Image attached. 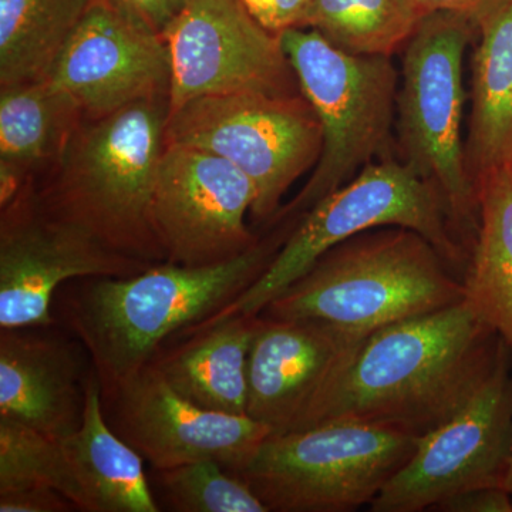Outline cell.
I'll return each mask as SVG.
<instances>
[{"mask_svg":"<svg viewBox=\"0 0 512 512\" xmlns=\"http://www.w3.org/2000/svg\"><path fill=\"white\" fill-rule=\"evenodd\" d=\"M466 164L474 185L512 165V0H500L477 20Z\"/></svg>","mask_w":512,"mask_h":512,"instance_id":"cell-20","label":"cell"},{"mask_svg":"<svg viewBox=\"0 0 512 512\" xmlns=\"http://www.w3.org/2000/svg\"><path fill=\"white\" fill-rule=\"evenodd\" d=\"M421 18L414 0H313L305 28L352 55L392 57Z\"/></svg>","mask_w":512,"mask_h":512,"instance_id":"cell-24","label":"cell"},{"mask_svg":"<svg viewBox=\"0 0 512 512\" xmlns=\"http://www.w3.org/2000/svg\"><path fill=\"white\" fill-rule=\"evenodd\" d=\"M265 322L258 313L192 326L177 335L178 342L158 350L150 363L197 406L247 416L249 353Z\"/></svg>","mask_w":512,"mask_h":512,"instance_id":"cell-18","label":"cell"},{"mask_svg":"<svg viewBox=\"0 0 512 512\" xmlns=\"http://www.w3.org/2000/svg\"><path fill=\"white\" fill-rule=\"evenodd\" d=\"M478 225L468 252L464 302L512 353V165L477 183Z\"/></svg>","mask_w":512,"mask_h":512,"instance_id":"cell-21","label":"cell"},{"mask_svg":"<svg viewBox=\"0 0 512 512\" xmlns=\"http://www.w3.org/2000/svg\"><path fill=\"white\" fill-rule=\"evenodd\" d=\"M279 37L299 90L322 126L323 147L308 183L271 222L301 217L366 165L390 156L399 93L392 57L352 55L312 28L289 29Z\"/></svg>","mask_w":512,"mask_h":512,"instance_id":"cell-6","label":"cell"},{"mask_svg":"<svg viewBox=\"0 0 512 512\" xmlns=\"http://www.w3.org/2000/svg\"><path fill=\"white\" fill-rule=\"evenodd\" d=\"M35 487L59 491L82 511V491L62 443L0 416V493Z\"/></svg>","mask_w":512,"mask_h":512,"instance_id":"cell-25","label":"cell"},{"mask_svg":"<svg viewBox=\"0 0 512 512\" xmlns=\"http://www.w3.org/2000/svg\"><path fill=\"white\" fill-rule=\"evenodd\" d=\"M167 120V99L84 119L46 180L35 184L40 204L117 254L164 262L151 204Z\"/></svg>","mask_w":512,"mask_h":512,"instance_id":"cell-3","label":"cell"},{"mask_svg":"<svg viewBox=\"0 0 512 512\" xmlns=\"http://www.w3.org/2000/svg\"><path fill=\"white\" fill-rule=\"evenodd\" d=\"M0 210V329L57 323L56 292L74 279L126 278L153 265L117 254L53 217L35 183Z\"/></svg>","mask_w":512,"mask_h":512,"instance_id":"cell-11","label":"cell"},{"mask_svg":"<svg viewBox=\"0 0 512 512\" xmlns=\"http://www.w3.org/2000/svg\"><path fill=\"white\" fill-rule=\"evenodd\" d=\"M448 266L413 229H369L325 252L261 313L276 320H325L370 335L463 302V282Z\"/></svg>","mask_w":512,"mask_h":512,"instance_id":"cell-4","label":"cell"},{"mask_svg":"<svg viewBox=\"0 0 512 512\" xmlns=\"http://www.w3.org/2000/svg\"><path fill=\"white\" fill-rule=\"evenodd\" d=\"M504 488L511 494L512 497V457L510 461V466H508L507 474H505L504 478Z\"/></svg>","mask_w":512,"mask_h":512,"instance_id":"cell-32","label":"cell"},{"mask_svg":"<svg viewBox=\"0 0 512 512\" xmlns=\"http://www.w3.org/2000/svg\"><path fill=\"white\" fill-rule=\"evenodd\" d=\"M256 197L237 165L202 148L165 143L151 204L165 261L207 266L249 251L261 239L247 225Z\"/></svg>","mask_w":512,"mask_h":512,"instance_id":"cell-12","label":"cell"},{"mask_svg":"<svg viewBox=\"0 0 512 512\" xmlns=\"http://www.w3.org/2000/svg\"><path fill=\"white\" fill-rule=\"evenodd\" d=\"M382 227L413 229L429 239L448 264L467 265V252L436 185L421 177L412 164L384 157L366 165L348 184L301 215L264 274L198 325L235 315H258L329 249Z\"/></svg>","mask_w":512,"mask_h":512,"instance_id":"cell-5","label":"cell"},{"mask_svg":"<svg viewBox=\"0 0 512 512\" xmlns=\"http://www.w3.org/2000/svg\"><path fill=\"white\" fill-rule=\"evenodd\" d=\"M164 40L171 56L168 114L201 97L299 89L281 37L239 0H190Z\"/></svg>","mask_w":512,"mask_h":512,"instance_id":"cell-13","label":"cell"},{"mask_svg":"<svg viewBox=\"0 0 512 512\" xmlns=\"http://www.w3.org/2000/svg\"><path fill=\"white\" fill-rule=\"evenodd\" d=\"M292 229V228H291ZM291 231L207 266L157 262L126 278L93 276L60 286L57 322L83 343L101 386L111 392L140 372L168 340L224 309L264 274Z\"/></svg>","mask_w":512,"mask_h":512,"instance_id":"cell-2","label":"cell"},{"mask_svg":"<svg viewBox=\"0 0 512 512\" xmlns=\"http://www.w3.org/2000/svg\"><path fill=\"white\" fill-rule=\"evenodd\" d=\"M46 79L69 93L86 119H99L138 101L168 100L170 49L164 37L94 0Z\"/></svg>","mask_w":512,"mask_h":512,"instance_id":"cell-15","label":"cell"},{"mask_svg":"<svg viewBox=\"0 0 512 512\" xmlns=\"http://www.w3.org/2000/svg\"><path fill=\"white\" fill-rule=\"evenodd\" d=\"M82 491L83 512H158L144 458L111 429L96 372L87 383L79 429L60 440Z\"/></svg>","mask_w":512,"mask_h":512,"instance_id":"cell-19","label":"cell"},{"mask_svg":"<svg viewBox=\"0 0 512 512\" xmlns=\"http://www.w3.org/2000/svg\"><path fill=\"white\" fill-rule=\"evenodd\" d=\"M477 32V20L466 13L424 15L403 47L402 86L397 93L404 161L436 185L458 238L466 237L471 244L478 225V198L467 170L461 124L464 53Z\"/></svg>","mask_w":512,"mask_h":512,"instance_id":"cell-8","label":"cell"},{"mask_svg":"<svg viewBox=\"0 0 512 512\" xmlns=\"http://www.w3.org/2000/svg\"><path fill=\"white\" fill-rule=\"evenodd\" d=\"M79 511L72 500L53 488L35 487L0 493V512Z\"/></svg>","mask_w":512,"mask_h":512,"instance_id":"cell-29","label":"cell"},{"mask_svg":"<svg viewBox=\"0 0 512 512\" xmlns=\"http://www.w3.org/2000/svg\"><path fill=\"white\" fill-rule=\"evenodd\" d=\"M269 33L281 36L286 30L305 28L313 0H239Z\"/></svg>","mask_w":512,"mask_h":512,"instance_id":"cell-28","label":"cell"},{"mask_svg":"<svg viewBox=\"0 0 512 512\" xmlns=\"http://www.w3.org/2000/svg\"><path fill=\"white\" fill-rule=\"evenodd\" d=\"M414 2L423 16L433 12H457L466 13L478 20L500 0H414Z\"/></svg>","mask_w":512,"mask_h":512,"instance_id":"cell-31","label":"cell"},{"mask_svg":"<svg viewBox=\"0 0 512 512\" xmlns=\"http://www.w3.org/2000/svg\"><path fill=\"white\" fill-rule=\"evenodd\" d=\"M94 0H0V86L46 79Z\"/></svg>","mask_w":512,"mask_h":512,"instance_id":"cell-23","label":"cell"},{"mask_svg":"<svg viewBox=\"0 0 512 512\" xmlns=\"http://www.w3.org/2000/svg\"><path fill=\"white\" fill-rule=\"evenodd\" d=\"M93 370L83 343L59 322L0 329V416L67 439L82 424Z\"/></svg>","mask_w":512,"mask_h":512,"instance_id":"cell-17","label":"cell"},{"mask_svg":"<svg viewBox=\"0 0 512 512\" xmlns=\"http://www.w3.org/2000/svg\"><path fill=\"white\" fill-rule=\"evenodd\" d=\"M153 473L151 487L161 510L269 512L241 477L215 461H197Z\"/></svg>","mask_w":512,"mask_h":512,"instance_id":"cell-26","label":"cell"},{"mask_svg":"<svg viewBox=\"0 0 512 512\" xmlns=\"http://www.w3.org/2000/svg\"><path fill=\"white\" fill-rule=\"evenodd\" d=\"M505 348L464 301L390 323L366 336L292 431L356 420L424 436L466 406Z\"/></svg>","mask_w":512,"mask_h":512,"instance_id":"cell-1","label":"cell"},{"mask_svg":"<svg viewBox=\"0 0 512 512\" xmlns=\"http://www.w3.org/2000/svg\"><path fill=\"white\" fill-rule=\"evenodd\" d=\"M165 143L217 154L251 178L255 221L271 222L286 192L318 164L322 126L301 92L207 96L168 114Z\"/></svg>","mask_w":512,"mask_h":512,"instance_id":"cell-9","label":"cell"},{"mask_svg":"<svg viewBox=\"0 0 512 512\" xmlns=\"http://www.w3.org/2000/svg\"><path fill=\"white\" fill-rule=\"evenodd\" d=\"M443 512H512V497L503 485L480 487L453 495L433 508Z\"/></svg>","mask_w":512,"mask_h":512,"instance_id":"cell-30","label":"cell"},{"mask_svg":"<svg viewBox=\"0 0 512 512\" xmlns=\"http://www.w3.org/2000/svg\"><path fill=\"white\" fill-rule=\"evenodd\" d=\"M0 87V161L49 168L86 119L79 104L49 79Z\"/></svg>","mask_w":512,"mask_h":512,"instance_id":"cell-22","label":"cell"},{"mask_svg":"<svg viewBox=\"0 0 512 512\" xmlns=\"http://www.w3.org/2000/svg\"><path fill=\"white\" fill-rule=\"evenodd\" d=\"M131 22L164 37L190 0H100Z\"/></svg>","mask_w":512,"mask_h":512,"instance_id":"cell-27","label":"cell"},{"mask_svg":"<svg viewBox=\"0 0 512 512\" xmlns=\"http://www.w3.org/2000/svg\"><path fill=\"white\" fill-rule=\"evenodd\" d=\"M510 353L505 348L491 376L463 409L419 437L413 457L377 495L370 510H433L453 495L504 484L512 457Z\"/></svg>","mask_w":512,"mask_h":512,"instance_id":"cell-10","label":"cell"},{"mask_svg":"<svg viewBox=\"0 0 512 512\" xmlns=\"http://www.w3.org/2000/svg\"><path fill=\"white\" fill-rule=\"evenodd\" d=\"M265 318L249 353L247 416L281 436L345 372L367 335L325 320Z\"/></svg>","mask_w":512,"mask_h":512,"instance_id":"cell-16","label":"cell"},{"mask_svg":"<svg viewBox=\"0 0 512 512\" xmlns=\"http://www.w3.org/2000/svg\"><path fill=\"white\" fill-rule=\"evenodd\" d=\"M419 437L336 420L265 440L241 477L269 512H349L369 505L413 457Z\"/></svg>","mask_w":512,"mask_h":512,"instance_id":"cell-7","label":"cell"},{"mask_svg":"<svg viewBox=\"0 0 512 512\" xmlns=\"http://www.w3.org/2000/svg\"><path fill=\"white\" fill-rule=\"evenodd\" d=\"M101 399L111 429L153 470L211 460L238 474L272 436L268 426L251 417L215 412L185 399L151 363Z\"/></svg>","mask_w":512,"mask_h":512,"instance_id":"cell-14","label":"cell"}]
</instances>
